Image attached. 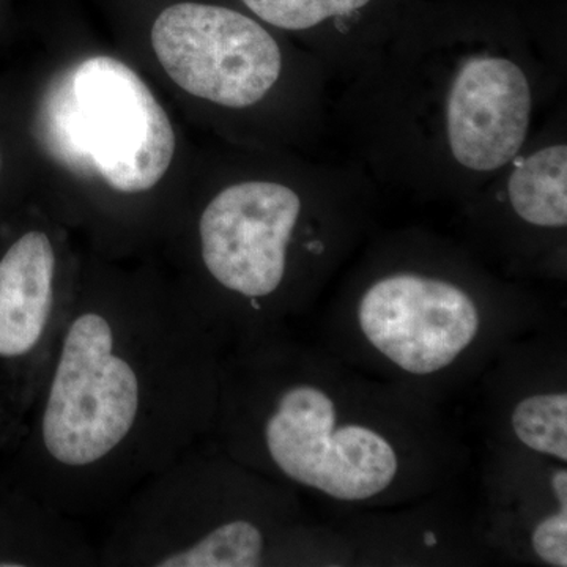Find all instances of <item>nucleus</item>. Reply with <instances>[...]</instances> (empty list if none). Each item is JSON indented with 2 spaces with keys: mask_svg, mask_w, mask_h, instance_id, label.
I'll return each instance as SVG.
<instances>
[{
  "mask_svg": "<svg viewBox=\"0 0 567 567\" xmlns=\"http://www.w3.org/2000/svg\"><path fill=\"white\" fill-rule=\"evenodd\" d=\"M565 33L525 0H415L331 126L375 186L465 203L561 103Z\"/></svg>",
  "mask_w": 567,
  "mask_h": 567,
  "instance_id": "obj_1",
  "label": "nucleus"
},
{
  "mask_svg": "<svg viewBox=\"0 0 567 567\" xmlns=\"http://www.w3.org/2000/svg\"><path fill=\"white\" fill-rule=\"evenodd\" d=\"M218 339L183 290L117 278L78 287L22 434L25 492L92 516L208 439Z\"/></svg>",
  "mask_w": 567,
  "mask_h": 567,
  "instance_id": "obj_2",
  "label": "nucleus"
},
{
  "mask_svg": "<svg viewBox=\"0 0 567 567\" xmlns=\"http://www.w3.org/2000/svg\"><path fill=\"white\" fill-rule=\"evenodd\" d=\"M353 159L301 163L290 178L252 177L218 189L194 227L196 289L185 292L219 336L265 333L301 281L333 262L372 203Z\"/></svg>",
  "mask_w": 567,
  "mask_h": 567,
  "instance_id": "obj_3",
  "label": "nucleus"
},
{
  "mask_svg": "<svg viewBox=\"0 0 567 567\" xmlns=\"http://www.w3.org/2000/svg\"><path fill=\"white\" fill-rule=\"evenodd\" d=\"M327 391L297 379L278 347L260 336L223 361L212 435L226 453L342 502L374 498L393 484L399 457L385 435L363 424H338Z\"/></svg>",
  "mask_w": 567,
  "mask_h": 567,
  "instance_id": "obj_4",
  "label": "nucleus"
},
{
  "mask_svg": "<svg viewBox=\"0 0 567 567\" xmlns=\"http://www.w3.org/2000/svg\"><path fill=\"white\" fill-rule=\"evenodd\" d=\"M287 524L281 491L204 439L122 503L99 566L278 565L290 551Z\"/></svg>",
  "mask_w": 567,
  "mask_h": 567,
  "instance_id": "obj_5",
  "label": "nucleus"
},
{
  "mask_svg": "<svg viewBox=\"0 0 567 567\" xmlns=\"http://www.w3.org/2000/svg\"><path fill=\"white\" fill-rule=\"evenodd\" d=\"M41 144L76 174L96 175L114 192H151L169 169L175 133L140 74L107 55L62 71L39 112Z\"/></svg>",
  "mask_w": 567,
  "mask_h": 567,
  "instance_id": "obj_6",
  "label": "nucleus"
},
{
  "mask_svg": "<svg viewBox=\"0 0 567 567\" xmlns=\"http://www.w3.org/2000/svg\"><path fill=\"white\" fill-rule=\"evenodd\" d=\"M275 32L238 0H174L156 11L151 40L178 87L224 111L256 110L286 84L330 93L322 63L305 50L290 54Z\"/></svg>",
  "mask_w": 567,
  "mask_h": 567,
  "instance_id": "obj_7",
  "label": "nucleus"
},
{
  "mask_svg": "<svg viewBox=\"0 0 567 567\" xmlns=\"http://www.w3.org/2000/svg\"><path fill=\"white\" fill-rule=\"evenodd\" d=\"M369 276L357 319L377 352L413 375L450 368L481 328L476 292L454 265L432 262L431 254L402 257Z\"/></svg>",
  "mask_w": 567,
  "mask_h": 567,
  "instance_id": "obj_8",
  "label": "nucleus"
},
{
  "mask_svg": "<svg viewBox=\"0 0 567 567\" xmlns=\"http://www.w3.org/2000/svg\"><path fill=\"white\" fill-rule=\"evenodd\" d=\"M76 292L47 227L25 229L0 256V443L24 434Z\"/></svg>",
  "mask_w": 567,
  "mask_h": 567,
  "instance_id": "obj_9",
  "label": "nucleus"
},
{
  "mask_svg": "<svg viewBox=\"0 0 567 567\" xmlns=\"http://www.w3.org/2000/svg\"><path fill=\"white\" fill-rule=\"evenodd\" d=\"M415 0H238L257 20L287 33L346 82L390 39Z\"/></svg>",
  "mask_w": 567,
  "mask_h": 567,
  "instance_id": "obj_10",
  "label": "nucleus"
},
{
  "mask_svg": "<svg viewBox=\"0 0 567 567\" xmlns=\"http://www.w3.org/2000/svg\"><path fill=\"white\" fill-rule=\"evenodd\" d=\"M522 445L567 462V394L544 393L522 399L511 415Z\"/></svg>",
  "mask_w": 567,
  "mask_h": 567,
  "instance_id": "obj_11",
  "label": "nucleus"
},
{
  "mask_svg": "<svg viewBox=\"0 0 567 567\" xmlns=\"http://www.w3.org/2000/svg\"><path fill=\"white\" fill-rule=\"evenodd\" d=\"M551 488L557 496V513L537 522L532 535V546L540 561L554 567L567 566V472L558 470L551 477Z\"/></svg>",
  "mask_w": 567,
  "mask_h": 567,
  "instance_id": "obj_12",
  "label": "nucleus"
}]
</instances>
